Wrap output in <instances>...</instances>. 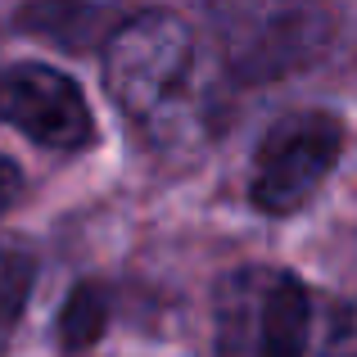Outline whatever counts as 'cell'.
<instances>
[{
	"label": "cell",
	"mask_w": 357,
	"mask_h": 357,
	"mask_svg": "<svg viewBox=\"0 0 357 357\" xmlns=\"http://www.w3.org/2000/svg\"><path fill=\"white\" fill-rule=\"evenodd\" d=\"M340 357H357V349H353V353H340Z\"/></svg>",
	"instance_id": "8"
},
{
	"label": "cell",
	"mask_w": 357,
	"mask_h": 357,
	"mask_svg": "<svg viewBox=\"0 0 357 357\" xmlns=\"http://www.w3.org/2000/svg\"><path fill=\"white\" fill-rule=\"evenodd\" d=\"M195 73V36L181 18L140 14L122 23L105 45V86L118 109L136 122L172 114Z\"/></svg>",
	"instance_id": "2"
},
{
	"label": "cell",
	"mask_w": 357,
	"mask_h": 357,
	"mask_svg": "<svg viewBox=\"0 0 357 357\" xmlns=\"http://www.w3.org/2000/svg\"><path fill=\"white\" fill-rule=\"evenodd\" d=\"M105 321H109V298H105V289H100L96 280H86V285L73 289V298L59 312V344L68 353L91 349V344L105 335Z\"/></svg>",
	"instance_id": "5"
},
{
	"label": "cell",
	"mask_w": 357,
	"mask_h": 357,
	"mask_svg": "<svg viewBox=\"0 0 357 357\" xmlns=\"http://www.w3.org/2000/svg\"><path fill=\"white\" fill-rule=\"evenodd\" d=\"M0 122L23 131L45 149L77 154L96 140V118L73 77L45 63H9L0 68Z\"/></svg>",
	"instance_id": "4"
},
{
	"label": "cell",
	"mask_w": 357,
	"mask_h": 357,
	"mask_svg": "<svg viewBox=\"0 0 357 357\" xmlns=\"http://www.w3.org/2000/svg\"><path fill=\"white\" fill-rule=\"evenodd\" d=\"M218 357H307L312 294L294 271L240 267L218 285Z\"/></svg>",
	"instance_id": "1"
},
{
	"label": "cell",
	"mask_w": 357,
	"mask_h": 357,
	"mask_svg": "<svg viewBox=\"0 0 357 357\" xmlns=\"http://www.w3.org/2000/svg\"><path fill=\"white\" fill-rule=\"evenodd\" d=\"M18 190H23V176H18V167L9 163L5 154H0V213H5L9 204L18 199Z\"/></svg>",
	"instance_id": "7"
},
{
	"label": "cell",
	"mask_w": 357,
	"mask_h": 357,
	"mask_svg": "<svg viewBox=\"0 0 357 357\" xmlns=\"http://www.w3.org/2000/svg\"><path fill=\"white\" fill-rule=\"evenodd\" d=\"M344 122L321 109L289 114L262 136L253 154L249 195L262 213H294L326 185L344 154Z\"/></svg>",
	"instance_id": "3"
},
{
	"label": "cell",
	"mask_w": 357,
	"mask_h": 357,
	"mask_svg": "<svg viewBox=\"0 0 357 357\" xmlns=\"http://www.w3.org/2000/svg\"><path fill=\"white\" fill-rule=\"evenodd\" d=\"M27 294H32V258L14 240H5L0 244V353H5L18 317H23Z\"/></svg>",
	"instance_id": "6"
}]
</instances>
